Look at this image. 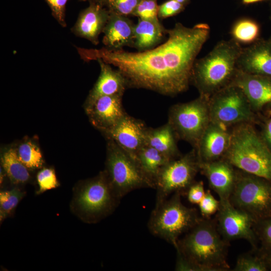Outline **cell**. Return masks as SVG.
I'll list each match as a JSON object with an SVG mask.
<instances>
[{"label":"cell","mask_w":271,"mask_h":271,"mask_svg":"<svg viewBox=\"0 0 271 271\" xmlns=\"http://www.w3.org/2000/svg\"><path fill=\"white\" fill-rule=\"evenodd\" d=\"M254 253L240 255L237 258L233 270L234 271H266L269 270L268 263L263 256L256 250Z\"/></svg>","instance_id":"obj_30"},{"label":"cell","mask_w":271,"mask_h":271,"mask_svg":"<svg viewBox=\"0 0 271 271\" xmlns=\"http://www.w3.org/2000/svg\"><path fill=\"white\" fill-rule=\"evenodd\" d=\"M267 262L268 263V264H269V269H271V258L269 259H267Z\"/></svg>","instance_id":"obj_42"},{"label":"cell","mask_w":271,"mask_h":271,"mask_svg":"<svg viewBox=\"0 0 271 271\" xmlns=\"http://www.w3.org/2000/svg\"><path fill=\"white\" fill-rule=\"evenodd\" d=\"M116 195L120 199L141 188L155 189L137 160L111 140H108L104 170Z\"/></svg>","instance_id":"obj_7"},{"label":"cell","mask_w":271,"mask_h":271,"mask_svg":"<svg viewBox=\"0 0 271 271\" xmlns=\"http://www.w3.org/2000/svg\"><path fill=\"white\" fill-rule=\"evenodd\" d=\"M102 5L105 6L107 0H95ZM106 7V6H105Z\"/></svg>","instance_id":"obj_41"},{"label":"cell","mask_w":271,"mask_h":271,"mask_svg":"<svg viewBox=\"0 0 271 271\" xmlns=\"http://www.w3.org/2000/svg\"><path fill=\"white\" fill-rule=\"evenodd\" d=\"M109 12L102 32L104 47L111 50H121L125 46L133 47L134 24L127 17Z\"/></svg>","instance_id":"obj_20"},{"label":"cell","mask_w":271,"mask_h":271,"mask_svg":"<svg viewBox=\"0 0 271 271\" xmlns=\"http://www.w3.org/2000/svg\"><path fill=\"white\" fill-rule=\"evenodd\" d=\"M241 1L243 4L247 5V4L257 3V2H260L264 0H241Z\"/></svg>","instance_id":"obj_39"},{"label":"cell","mask_w":271,"mask_h":271,"mask_svg":"<svg viewBox=\"0 0 271 271\" xmlns=\"http://www.w3.org/2000/svg\"><path fill=\"white\" fill-rule=\"evenodd\" d=\"M26 192L16 186L11 189L0 192V222H3L14 212L19 202L25 196Z\"/></svg>","instance_id":"obj_28"},{"label":"cell","mask_w":271,"mask_h":271,"mask_svg":"<svg viewBox=\"0 0 271 271\" xmlns=\"http://www.w3.org/2000/svg\"><path fill=\"white\" fill-rule=\"evenodd\" d=\"M268 40H269V41L270 42V43H271V36H270V37H269V38L268 39Z\"/></svg>","instance_id":"obj_44"},{"label":"cell","mask_w":271,"mask_h":271,"mask_svg":"<svg viewBox=\"0 0 271 271\" xmlns=\"http://www.w3.org/2000/svg\"><path fill=\"white\" fill-rule=\"evenodd\" d=\"M210 121L228 128L242 123H252L255 112L242 90L230 84L213 94L209 100Z\"/></svg>","instance_id":"obj_10"},{"label":"cell","mask_w":271,"mask_h":271,"mask_svg":"<svg viewBox=\"0 0 271 271\" xmlns=\"http://www.w3.org/2000/svg\"><path fill=\"white\" fill-rule=\"evenodd\" d=\"M210 29L205 23L191 28L177 23L167 30L168 38L147 51L85 49L76 47L85 61L101 60L116 68L124 77L127 88L146 89L166 96L186 91L191 83L193 65Z\"/></svg>","instance_id":"obj_1"},{"label":"cell","mask_w":271,"mask_h":271,"mask_svg":"<svg viewBox=\"0 0 271 271\" xmlns=\"http://www.w3.org/2000/svg\"><path fill=\"white\" fill-rule=\"evenodd\" d=\"M238 70L245 73L271 76V43L259 38L242 48L236 62Z\"/></svg>","instance_id":"obj_19"},{"label":"cell","mask_w":271,"mask_h":271,"mask_svg":"<svg viewBox=\"0 0 271 271\" xmlns=\"http://www.w3.org/2000/svg\"><path fill=\"white\" fill-rule=\"evenodd\" d=\"M270 19H271V14H270Z\"/></svg>","instance_id":"obj_45"},{"label":"cell","mask_w":271,"mask_h":271,"mask_svg":"<svg viewBox=\"0 0 271 271\" xmlns=\"http://www.w3.org/2000/svg\"><path fill=\"white\" fill-rule=\"evenodd\" d=\"M167 30L159 20H147L138 18L134 24L133 47L145 51L158 46L165 38Z\"/></svg>","instance_id":"obj_22"},{"label":"cell","mask_w":271,"mask_h":271,"mask_svg":"<svg viewBox=\"0 0 271 271\" xmlns=\"http://www.w3.org/2000/svg\"><path fill=\"white\" fill-rule=\"evenodd\" d=\"M229 243L219 233L215 220L201 218L174 246L198 271H225Z\"/></svg>","instance_id":"obj_2"},{"label":"cell","mask_w":271,"mask_h":271,"mask_svg":"<svg viewBox=\"0 0 271 271\" xmlns=\"http://www.w3.org/2000/svg\"><path fill=\"white\" fill-rule=\"evenodd\" d=\"M209 98L200 95L190 101L172 105L169 111L167 122L177 139L188 142L194 149L211 121Z\"/></svg>","instance_id":"obj_9"},{"label":"cell","mask_w":271,"mask_h":271,"mask_svg":"<svg viewBox=\"0 0 271 271\" xmlns=\"http://www.w3.org/2000/svg\"><path fill=\"white\" fill-rule=\"evenodd\" d=\"M231 84L240 88L255 112L271 108V76L237 70Z\"/></svg>","instance_id":"obj_14"},{"label":"cell","mask_w":271,"mask_h":271,"mask_svg":"<svg viewBox=\"0 0 271 271\" xmlns=\"http://www.w3.org/2000/svg\"><path fill=\"white\" fill-rule=\"evenodd\" d=\"M177 140L168 122L157 128L148 127L146 131V145L155 149L171 160L180 157Z\"/></svg>","instance_id":"obj_23"},{"label":"cell","mask_w":271,"mask_h":271,"mask_svg":"<svg viewBox=\"0 0 271 271\" xmlns=\"http://www.w3.org/2000/svg\"><path fill=\"white\" fill-rule=\"evenodd\" d=\"M159 5L157 0H142L134 10L132 16L147 20H158Z\"/></svg>","instance_id":"obj_32"},{"label":"cell","mask_w":271,"mask_h":271,"mask_svg":"<svg viewBox=\"0 0 271 271\" xmlns=\"http://www.w3.org/2000/svg\"><path fill=\"white\" fill-rule=\"evenodd\" d=\"M179 3L182 4L185 7L187 6V5L189 3L190 0H176Z\"/></svg>","instance_id":"obj_40"},{"label":"cell","mask_w":271,"mask_h":271,"mask_svg":"<svg viewBox=\"0 0 271 271\" xmlns=\"http://www.w3.org/2000/svg\"><path fill=\"white\" fill-rule=\"evenodd\" d=\"M36 181L38 185L37 195L60 186L55 170L52 168H42L37 174Z\"/></svg>","instance_id":"obj_31"},{"label":"cell","mask_w":271,"mask_h":271,"mask_svg":"<svg viewBox=\"0 0 271 271\" xmlns=\"http://www.w3.org/2000/svg\"><path fill=\"white\" fill-rule=\"evenodd\" d=\"M100 67L99 76L90 91L85 102V108L92 104L98 98L116 94L123 95L127 88L126 80L121 73L101 60H97Z\"/></svg>","instance_id":"obj_21"},{"label":"cell","mask_w":271,"mask_h":271,"mask_svg":"<svg viewBox=\"0 0 271 271\" xmlns=\"http://www.w3.org/2000/svg\"><path fill=\"white\" fill-rule=\"evenodd\" d=\"M199 171V162L195 149L170 161L162 169L155 181V205L167 199L172 193L186 194Z\"/></svg>","instance_id":"obj_11"},{"label":"cell","mask_w":271,"mask_h":271,"mask_svg":"<svg viewBox=\"0 0 271 271\" xmlns=\"http://www.w3.org/2000/svg\"><path fill=\"white\" fill-rule=\"evenodd\" d=\"M123 95L98 98L85 111L91 124L102 132L116 124L127 113L123 107Z\"/></svg>","instance_id":"obj_18"},{"label":"cell","mask_w":271,"mask_h":271,"mask_svg":"<svg viewBox=\"0 0 271 271\" xmlns=\"http://www.w3.org/2000/svg\"><path fill=\"white\" fill-rule=\"evenodd\" d=\"M49 7L52 15L62 27H66V6L68 0H44Z\"/></svg>","instance_id":"obj_35"},{"label":"cell","mask_w":271,"mask_h":271,"mask_svg":"<svg viewBox=\"0 0 271 271\" xmlns=\"http://www.w3.org/2000/svg\"><path fill=\"white\" fill-rule=\"evenodd\" d=\"M253 229L261 244L260 248L255 249L266 260L271 258V216L258 220L254 222Z\"/></svg>","instance_id":"obj_29"},{"label":"cell","mask_w":271,"mask_h":271,"mask_svg":"<svg viewBox=\"0 0 271 271\" xmlns=\"http://www.w3.org/2000/svg\"><path fill=\"white\" fill-rule=\"evenodd\" d=\"M199 169L206 177L210 187L218 194L219 202L229 201L236 180L237 172L234 167L221 159L199 163Z\"/></svg>","instance_id":"obj_17"},{"label":"cell","mask_w":271,"mask_h":271,"mask_svg":"<svg viewBox=\"0 0 271 271\" xmlns=\"http://www.w3.org/2000/svg\"><path fill=\"white\" fill-rule=\"evenodd\" d=\"M2 169L11 182L15 186L30 182V170L20 160L16 150L10 148L4 151L1 158Z\"/></svg>","instance_id":"obj_25"},{"label":"cell","mask_w":271,"mask_h":271,"mask_svg":"<svg viewBox=\"0 0 271 271\" xmlns=\"http://www.w3.org/2000/svg\"><path fill=\"white\" fill-rule=\"evenodd\" d=\"M79 1L85 2V1H89L90 0H79Z\"/></svg>","instance_id":"obj_43"},{"label":"cell","mask_w":271,"mask_h":271,"mask_svg":"<svg viewBox=\"0 0 271 271\" xmlns=\"http://www.w3.org/2000/svg\"><path fill=\"white\" fill-rule=\"evenodd\" d=\"M205 192L203 182L194 181L187 189L186 194L191 203L198 204L203 199Z\"/></svg>","instance_id":"obj_37"},{"label":"cell","mask_w":271,"mask_h":271,"mask_svg":"<svg viewBox=\"0 0 271 271\" xmlns=\"http://www.w3.org/2000/svg\"><path fill=\"white\" fill-rule=\"evenodd\" d=\"M260 26L250 18H241L237 20L230 30L232 39L239 44H251L259 38Z\"/></svg>","instance_id":"obj_26"},{"label":"cell","mask_w":271,"mask_h":271,"mask_svg":"<svg viewBox=\"0 0 271 271\" xmlns=\"http://www.w3.org/2000/svg\"><path fill=\"white\" fill-rule=\"evenodd\" d=\"M219 203L215 220L223 239L228 243L235 239H245L253 250L257 249L258 241L253 229L255 221L253 218L233 206L230 200Z\"/></svg>","instance_id":"obj_12"},{"label":"cell","mask_w":271,"mask_h":271,"mask_svg":"<svg viewBox=\"0 0 271 271\" xmlns=\"http://www.w3.org/2000/svg\"><path fill=\"white\" fill-rule=\"evenodd\" d=\"M147 128L143 121L127 113L116 124L102 132L136 160L137 153L146 145Z\"/></svg>","instance_id":"obj_13"},{"label":"cell","mask_w":271,"mask_h":271,"mask_svg":"<svg viewBox=\"0 0 271 271\" xmlns=\"http://www.w3.org/2000/svg\"><path fill=\"white\" fill-rule=\"evenodd\" d=\"M88 7L79 14L71 29L77 37L85 39L93 45L99 43V37L109 18L110 12L104 6L95 0H90Z\"/></svg>","instance_id":"obj_15"},{"label":"cell","mask_w":271,"mask_h":271,"mask_svg":"<svg viewBox=\"0 0 271 271\" xmlns=\"http://www.w3.org/2000/svg\"><path fill=\"white\" fill-rule=\"evenodd\" d=\"M120 200L104 170L75 185L70 208L82 221L96 223L110 215Z\"/></svg>","instance_id":"obj_5"},{"label":"cell","mask_w":271,"mask_h":271,"mask_svg":"<svg viewBox=\"0 0 271 271\" xmlns=\"http://www.w3.org/2000/svg\"><path fill=\"white\" fill-rule=\"evenodd\" d=\"M231 131L220 124L210 121L195 149L199 163L222 159L230 142Z\"/></svg>","instance_id":"obj_16"},{"label":"cell","mask_w":271,"mask_h":271,"mask_svg":"<svg viewBox=\"0 0 271 271\" xmlns=\"http://www.w3.org/2000/svg\"><path fill=\"white\" fill-rule=\"evenodd\" d=\"M222 159L240 171L271 181V151L252 123L233 126L229 147Z\"/></svg>","instance_id":"obj_4"},{"label":"cell","mask_w":271,"mask_h":271,"mask_svg":"<svg viewBox=\"0 0 271 271\" xmlns=\"http://www.w3.org/2000/svg\"><path fill=\"white\" fill-rule=\"evenodd\" d=\"M242 48L232 39L222 40L205 56L195 60L191 83L200 95L210 97L231 84L238 70L236 62Z\"/></svg>","instance_id":"obj_3"},{"label":"cell","mask_w":271,"mask_h":271,"mask_svg":"<svg viewBox=\"0 0 271 271\" xmlns=\"http://www.w3.org/2000/svg\"><path fill=\"white\" fill-rule=\"evenodd\" d=\"M261 136L271 151V117L265 121Z\"/></svg>","instance_id":"obj_38"},{"label":"cell","mask_w":271,"mask_h":271,"mask_svg":"<svg viewBox=\"0 0 271 271\" xmlns=\"http://www.w3.org/2000/svg\"><path fill=\"white\" fill-rule=\"evenodd\" d=\"M230 202L254 221L271 216V181L242 171L237 172Z\"/></svg>","instance_id":"obj_8"},{"label":"cell","mask_w":271,"mask_h":271,"mask_svg":"<svg viewBox=\"0 0 271 271\" xmlns=\"http://www.w3.org/2000/svg\"><path fill=\"white\" fill-rule=\"evenodd\" d=\"M185 6L176 0H168L159 6L158 18L161 19L172 17L180 13Z\"/></svg>","instance_id":"obj_36"},{"label":"cell","mask_w":271,"mask_h":271,"mask_svg":"<svg viewBox=\"0 0 271 271\" xmlns=\"http://www.w3.org/2000/svg\"><path fill=\"white\" fill-rule=\"evenodd\" d=\"M16 150L20 160L30 170L41 169L44 164L42 152L39 147L31 141L21 143Z\"/></svg>","instance_id":"obj_27"},{"label":"cell","mask_w":271,"mask_h":271,"mask_svg":"<svg viewBox=\"0 0 271 271\" xmlns=\"http://www.w3.org/2000/svg\"><path fill=\"white\" fill-rule=\"evenodd\" d=\"M179 192L155 205L148 222L151 234L175 246L179 237L193 228L201 218L195 208L185 206Z\"/></svg>","instance_id":"obj_6"},{"label":"cell","mask_w":271,"mask_h":271,"mask_svg":"<svg viewBox=\"0 0 271 271\" xmlns=\"http://www.w3.org/2000/svg\"><path fill=\"white\" fill-rule=\"evenodd\" d=\"M142 0H107L106 7L109 11L127 17L132 14Z\"/></svg>","instance_id":"obj_33"},{"label":"cell","mask_w":271,"mask_h":271,"mask_svg":"<svg viewBox=\"0 0 271 271\" xmlns=\"http://www.w3.org/2000/svg\"><path fill=\"white\" fill-rule=\"evenodd\" d=\"M142 171L154 184L162 169L171 160L155 149L147 145L144 146L136 156Z\"/></svg>","instance_id":"obj_24"},{"label":"cell","mask_w":271,"mask_h":271,"mask_svg":"<svg viewBox=\"0 0 271 271\" xmlns=\"http://www.w3.org/2000/svg\"><path fill=\"white\" fill-rule=\"evenodd\" d=\"M198 205L203 217L208 218L218 211L220 203L214 197L210 190H207Z\"/></svg>","instance_id":"obj_34"}]
</instances>
